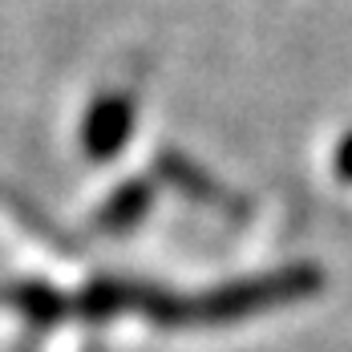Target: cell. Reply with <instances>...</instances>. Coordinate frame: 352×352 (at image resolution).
<instances>
[{"mask_svg": "<svg viewBox=\"0 0 352 352\" xmlns=\"http://www.w3.org/2000/svg\"><path fill=\"white\" fill-rule=\"evenodd\" d=\"M320 287H324V272L316 263H287V267L251 276V280H231L223 287L199 292V296L154 292L146 316L162 328H211V324H235V320L300 304L316 296Z\"/></svg>", "mask_w": 352, "mask_h": 352, "instance_id": "cell-1", "label": "cell"}, {"mask_svg": "<svg viewBox=\"0 0 352 352\" xmlns=\"http://www.w3.org/2000/svg\"><path fill=\"white\" fill-rule=\"evenodd\" d=\"M130 130H134V102H130L126 94H106V98L94 102L89 118H85L81 146L89 150V158L106 162V158H113V154L126 146Z\"/></svg>", "mask_w": 352, "mask_h": 352, "instance_id": "cell-2", "label": "cell"}, {"mask_svg": "<svg viewBox=\"0 0 352 352\" xmlns=\"http://www.w3.org/2000/svg\"><path fill=\"white\" fill-rule=\"evenodd\" d=\"M158 287H146V283H134V280H98L94 287H85L81 296V316L89 320H109V316H122V312H142L150 308Z\"/></svg>", "mask_w": 352, "mask_h": 352, "instance_id": "cell-3", "label": "cell"}, {"mask_svg": "<svg viewBox=\"0 0 352 352\" xmlns=\"http://www.w3.org/2000/svg\"><path fill=\"white\" fill-rule=\"evenodd\" d=\"M8 304L16 312H25L33 324H53V320L65 316V300L53 287H45V283H21V287H12Z\"/></svg>", "mask_w": 352, "mask_h": 352, "instance_id": "cell-4", "label": "cell"}, {"mask_svg": "<svg viewBox=\"0 0 352 352\" xmlns=\"http://www.w3.org/2000/svg\"><path fill=\"white\" fill-rule=\"evenodd\" d=\"M146 211H150V186H146V182H130L126 190H118V195L109 199V207L102 211V223L126 231V227H134Z\"/></svg>", "mask_w": 352, "mask_h": 352, "instance_id": "cell-5", "label": "cell"}, {"mask_svg": "<svg viewBox=\"0 0 352 352\" xmlns=\"http://www.w3.org/2000/svg\"><path fill=\"white\" fill-rule=\"evenodd\" d=\"M166 170H170V178H175L178 186H186L190 195H199V199H207V203H219V207H223V203H235V199H231V195L214 182V178H207L199 166H190V162H178V158H170V162H166Z\"/></svg>", "mask_w": 352, "mask_h": 352, "instance_id": "cell-6", "label": "cell"}, {"mask_svg": "<svg viewBox=\"0 0 352 352\" xmlns=\"http://www.w3.org/2000/svg\"><path fill=\"white\" fill-rule=\"evenodd\" d=\"M332 166H336V175L344 178V182H352V130L340 138L336 154H332Z\"/></svg>", "mask_w": 352, "mask_h": 352, "instance_id": "cell-7", "label": "cell"}]
</instances>
